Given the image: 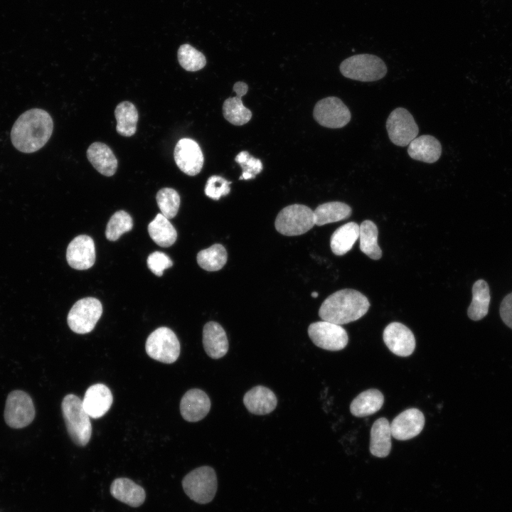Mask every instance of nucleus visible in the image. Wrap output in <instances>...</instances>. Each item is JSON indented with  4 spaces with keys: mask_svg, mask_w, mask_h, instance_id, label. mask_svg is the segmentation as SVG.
<instances>
[{
    "mask_svg": "<svg viewBox=\"0 0 512 512\" xmlns=\"http://www.w3.org/2000/svg\"><path fill=\"white\" fill-rule=\"evenodd\" d=\"M53 129L50 115L38 108L23 112L15 122L11 132L14 146L23 153H33L49 140Z\"/></svg>",
    "mask_w": 512,
    "mask_h": 512,
    "instance_id": "nucleus-1",
    "label": "nucleus"
},
{
    "mask_svg": "<svg viewBox=\"0 0 512 512\" xmlns=\"http://www.w3.org/2000/svg\"><path fill=\"white\" fill-rule=\"evenodd\" d=\"M370 303L360 292L344 289L329 296L321 305L319 316L323 321L342 325L358 320L368 311Z\"/></svg>",
    "mask_w": 512,
    "mask_h": 512,
    "instance_id": "nucleus-2",
    "label": "nucleus"
},
{
    "mask_svg": "<svg viewBox=\"0 0 512 512\" xmlns=\"http://www.w3.org/2000/svg\"><path fill=\"white\" fill-rule=\"evenodd\" d=\"M61 407L71 439L78 446H85L91 437L92 425L82 400L75 395L68 394L64 397Z\"/></svg>",
    "mask_w": 512,
    "mask_h": 512,
    "instance_id": "nucleus-3",
    "label": "nucleus"
},
{
    "mask_svg": "<svg viewBox=\"0 0 512 512\" xmlns=\"http://www.w3.org/2000/svg\"><path fill=\"white\" fill-rule=\"evenodd\" d=\"M339 69L344 77L361 82L380 80L388 71L385 63L380 58L368 53L347 58L341 62Z\"/></svg>",
    "mask_w": 512,
    "mask_h": 512,
    "instance_id": "nucleus-4",
    "label": "nucleus"
},
{
    "mask_svg": "<svg viewBox=\"0 0 512 512\" xmlns=\"http://www.w3.org/2000/svg\"><path fill=\"white\" fill-rule=\"evenodd\" d=\"M182 486L192 501L200 504L208 503L213 499L217 491L215 471L209 466L198 467L184 476Z\"/></svg>",
    "mask_w": 512,
    "mask_h": 512,
    "instance_id": "nucleus-5",
    "label": "nucleus"
},
{
    "mask_svg": "<svg viewBox=\"0 0 512 512\" xmlns=\"http://www.w3.org/2000/svg\"><path fill=\"white\" fill-rule=\"evenodd\" d=\"M315 225L314 211L304 205L293 204L284 208L275 219V228L287 236L302 235Z\"/></svg>",
    "mask_w": 512,
    "mask_h": 512,
    "instance_id": "nucleus-6",
    "label": "nucleus"
},
{
    "mask_svg": "<svg viewBox=\"0 0 512 512\" xmlns=\"http://www.w3.org/2000/svg\"><path fill=\"white\" fill-rule=\"evenodd\" d=\"M180 347L175 333L164 326L154 330L148 336L145 344L148 356L164 363H172L178 359Z\"/></svg>",
    "mask_w": 512,
    "mask_h": 512,
    "instance_id": "nucleus-7",
    "label": "nucleus"
},
{
    "mask_svg": "<svg viewBox=\"0 0 512 512\" xmlns=\"http://www.w3.org/2000/svg\"><path fill=\"white\" fill-rule=\"evenodd\" d=\"M102 314L101 302L94 297H86L76 302L68 315V324L75 333L85 334L95 328Z\"/></svg>",
    "mask_w": 512,
    "mask_h": 512,
    "instance_id": "nucleus-8",
    "label": "nucleus"
},
{
    "mask_svg": "<svg viewBox=\"0 0 512 512\" xmlns=\"http://www.w3.org/2000/svg\"><path fill=\"white\" fill-rule=\"evenodd\" d=\"M35 407L31 396L23 390H14L6 398L4 420L14 429L23 428L35 417Z\"/></svg>",
    "mask_w": 512,
    "mask_h": 512,
    "instance_id": "nucleus-9",
    "label": "nucleus"
},
{
    "mask_svg": "<svg viewBox=\"0 0 512 512\" xmlns=\"http://www.w3.org/2000/svg\"><path fill=\"white\" fill-rule=\"evenodd\" d=\"M386 129L390 141L399 146L408 145L419 132L413 116L403 107L395 108L390 112L386 121Z\"/></svg>",
    "mask_w": 512,
    "mask_h": 512,
    "instance_id": "nucleus-10",
    "label": "nucleus"
},
{
    "mask_svg": "<svg viewBox=\"0 0 512 512\" xmlns=\"http://www.w3.org/2000/svg\"><path fill=\"white\" fill-rule=\"evenodd\" d=\"M313 115L320 125L331 129L343 127L351 119L348 107L336 97H327L318 101Z\"/></svg>",
    "mask_w": 512,
    "mask_h": 512,
    "instance_id": "nucleus-11",
    "label": "nucleus"
},
{
    "mask_svg": "<svg viewBox=\"0 0 512 512\" xmlns=\"http://www.w3.org/2000/svg\"><path fill=\"white\" fill-rule=\"evenodd\" d=\"M308 334L318 347L329 351H340L348 344V337L341 325L326 321L312 323L308 328Z\"/></svg>",
    "mask_w": 512,
    "mask_h": 512,
    "instance_id": "nucleus-12",
    "label": "nucleus"
},
{
    "mask_svg": "<svg viewBox=\"0 0 512 512\" xmlns=\"http://www.w3.org/2000/svg\"><path fill=\"white\" fill-rule=\"evenodd\" d=\"M174 156L177 166L188 176L200 173L203 166V154L196 142L183 138L176 144Z\"/></svg>",
    "mask_w": 512,
    "mask_h": 512,
    "instance_id": "nucleus-13",
    "label": "nucleus"
},
{
    "mask_svg": "<svg viewBox=\"0 0 512 512\" xmlns=\"http://www.w3.org/2000/svg\"><path fill=\"white\" fill-rule=\"evenodd\" d=\"M383 338L389 350L398 356H409L415 348L413 333L399 322L389 324L383 331Z\"/></svg>",
    "mask_w": 512,
    "mask_h": 512,
    "instance_id": "nucleus-14",
    "label": "nucleus"
},
{
    "mask_svg": "<svg viewBox=\"0 0 512 512\" xmlns=\"http://www.w3.org/2000/svg\"><path fill=\"white\" fill-rule=\"evenodd\" d=\"M95 247L88 235L75 237L68 245L66 259L73 269L83 270L90 268L95 262Z\"/></svg>",
    "mask_w": 512,
    "mask_h": 512,
    "instance_id": "nucleus-15",
    "label": "nucleus"
},
{
    "mask_svg": "<svg viewBox=\"0 0 512 512\" xmlns=\"http://www.w3.org/2000/svg\"><path fill=\"white\" fill-rule=\"evenodd\" d=\"M425 425L422 412L416 408L405 410L390 423L392 436L398 440H407L419 434Z\"/></svg>",
    "mask_w": 512,
    "mask_h": 512,
    "instance_id": "nucleus-16",
    "label": "nucleus"
},
{
    "mask_svg": "<svg viewBox=\"0 0 512 512\" xmlns=\"http://www.w3.org/2000/svg\"><path fill=\"white\" fill-rule=\"evenodd\" d=\"M210 400L202 390L193 388L188 390L180 402V412L188 422H198L203 419L210 409Z\"/></svg>",
    "mask_w": 512,
    "mask_h": 512,
    "instance_id": "nucleus-17",
    "label": "nucleus"
},
{
    "mask_svg": "<svg viewBox=\"0 0 512 512\" xmlns=\"http://www.w3.org/2000/svg\"><path fill=\"white\" fill-rule=\"evenodd\" d=\"M82 401L90 417L97 419L102 417L109 410L113 397L107 386L97 383L87 388Z\"/></svg>",
    "mask_w": 512,
    "mask_h": 512,
    "instance_id": "nucleus-18",
    "label": "nucleus"
},
{
    "mask_svg": "<svg viewBox=\"0 0 512 512\" xmlns=\"http://www.w3.org/2000/svg\"><path fill=\"white\" fill-rule=\"evenodd\" d=\"M248 90L245 82H237L233 85L236 96L228 97L223 105V114L230 123L241 126L247 123L252 117V112L243 105L242 97Z\"/></svg>",
    "mask_w": 512,
    "mask_h": 512,
    "instance_id": "nucleus-19",
    "label": "nucleus"
},
{
    "mask_svg": "<svg viewBox=\"0 0 512 512\" xmlns=\"http://www.w3.org/2000/svg\"><path fill=\"white\" fill-rule=\"evenodd\" d=\"M203 344L206 353L213 359L224 356L228 351V340L223 328L217 322L209 321L203 326Z\"/></svg>",
    "mask_w": 512,
    "mask_h": 512,
    "instance_id": "nucleus-20",
    "label": "nucleus"
},
{
    "mask_svg": "<svg viewBox=\"0 0 512 512\" xmlns=\"http://www.w3.org/2000/svg\"><path fill=\"white\" fill-rule=\"evenodd\" d=\"M243 402L250 412L255 415H266L275 409L277 399L270 388L257 385L245 394Z\"/></svg>",
    "mask_w": 512,
    "mask_h": 512,
    "instance_id": "nucleus-21",
    "label": "nucleus"
},
{
    "mask_svg": "<svg viewBox=\"0 0 512 512\" xmlns=\"http://www.w3.org/2000/svg\"><path fill=\"white\" fill-rule=\"evenodd\" d=\"M408 155L415 160L432 164L442 154V145L434 137L428 134L415 138L407 148Z\"/></svg>",
    "mask_w": 512,
    "mask_h": 512,
    "instance_id": "nucleus-22",
    "label": "nucleus"
},
{
    "mask_svg": "<svg viewBox=\"0 0 512 512\" xmlns=\"http://www.w3.org/2000/svg\"><path fill=\"white\" fill-rule=\"evenodd\" d=\"M110 494L117 500L132 507H139L145 501L144 489L132 480L121 477L114 479L110 486Z\"/></svg>",
    "mask_w": 512,
    "mask_h": 512,
    "instance_id": "nucleus-23",
    "label": "nucleus"
},
{
    "mask_svg": "<svg viewBox=\"0 0 512 512\" xmlns=\"http://www.w3.org/2000/svg\"><path fill=\"white\" fill-rule=\"evenodd\" d=\"M87 157L94 168L106 176L114 175L117 169V160L112 149L105 144L96 142L88 147Z\"/></svg>",
    "mask_w": 512,
    "mask_h": 512,
    "instance_id": "nucleus-24",
    "label": "nucleus"
},
{
    "mask_svg": "<svg viewBox=\"0 0 512 512\" xmlns=\"http://www.w3.org/2000/svg\"><path fill=\"white\" fill-rule=\"evenodd\" d=\"M390 424L385 417L375 421L370 430V452L377 457H387L391 449Z\"/></svg>",
    "mask_w": 512,
    "mask_h": 512,
    "instance_id": "nucleus-25",
    "label": "nucleus"
},
{
    "mask_svg": "<svg viewBox=\"0 0 512 512\" xmlns=\"http://www.w3.org/2000/svg\"><path fill=\"white\" fill-rule=\"evenodd\" d=\"M383 395L377 389L361 393L351 403V414L358 417H366L378 412L383 406Z\"/></svg>",
    "mask_w": 512,
    "mask_h": 512,
    "instance_id": "nucleus-26",
    "label": "nucleus"
},
{
    "mask_svg": "<svg viewBox=\"0 0 512 512\" xmlns=\"http://www.w3.org/2000/svg\"><path fill=\"white\" fill-rule=\"evenodd\" d=\"M359 238V225L347 223L336 229L331 237L330 246L336 255H343L353 247Z\"/></svg>",
    "mask_w": 512,
    "mask_h": 512,
    "instance_id": "nucleus-27",
    "label": "nucleus"
},
{
    "mask_svg": "<svg viewBox=\"0 0 512 512\" xmlns=\"http://www.w3.org/2000/svg\"><path fill=\"white\" fill-rule=\"evenodd\" d=\"M490 291L486 281L479 279L472 287V300L468 308V316L473 321H479L486 316L490 304Z\"/></svg>",
    "mask_w": 512,
    "mask_h": 512,
    "instance_id": "nucleus-28",
    "label": "nucleus"
},
{
    "mask_svg": "<svg viewBox=\"0 0 512 512\" xmlns=\"http://www.w3.org/2000/svg\"><path fill=\"white\" fill-rule=\"evenodd\" d=\"M352 213L351 208L339 201L328 202L319 205L314 210V223L319 226L338 222L348 218Z\"/></svg>",
    "mask_w": 512,
    "mask_h": 512,
    "instance_id": "nucleus-29",
    "label": "nucleus"
},
{
    "mask_svg": "<svg viewBox=\"0 0 512 512\" xmlns=\"http://www.w3.org/2000/svg\"><path fill=\"white\" fill-rule=\"evenodd\" d=\"M148 232L153 241L158 245L167 247L172 245L177 238L175 228L161 213H158L148 225Z\"/></svg>",
    "mask_w": 512,
    "mask_h": 512,
    "instance_id": "nucleus-30",
    "label": "nucleus"
},
{
    "mask_svg": "<svg viewBox=\"0 0 512 512\" xmlns=\"http://www.w3.org/2000/svg\"><path fill=\"white\" fill-rule=\"evenodd\" d=\"M117 119V132L124 137L134 135L137 130L138 112L134 105L129 101L119 103L114 110Z\"/></svg>",
    "mask_w": 512,
    "mask_h": 512,
    "instance_id": "nucleus-31",
    "label": "nucleus"
},
{
    "mask_svg": "<svg viewBox=\"0 0 512 512\" xmlns=\"http://www.w3.org/2000/svg\"><path fill=\"white\" fill-rule=\"evenodd\" d=\"M378 228L371 220H364L359 226L360 249L373 260H379L382 251L378 244Z\"/></svg>",
    "mask_w": 512,
    "mask_h": 512,
    "instance_id": "nucleus-32",
    "label": "nucleus"
},
{
    "mask_svg": "<svg viewBox=\"0 0 512 512\" xmlns=\"http://www.w3.org/2000/svg\"><path fill=\"white\" fill-rule=\"evenodd\" d=\"M227 258V251L224 246L221 244H214L198 253L197 262L202 269L214 272L223 267Z\"/></svg>",
    "mask_w": 512,
    "mask_h": 512,
    "instance_id": "nucleus-33",
    "label": "nucleus"
},
{
    "mask_svg": "<svg viewBox=\"0 0 512 512\" xmlns=\"http://www.w3.org/2000/svg\"><path fill=\"white\" fill-rule=\"evenodd\" d=\"M133 226L132 218L124 210L114 213L107 223L105 235L111 241H115L120 236L132 230Z\"/></svg>",
    "mask_w": 512,
    "mask_h": 512,
    "instance_id": "nucleus-34",
    "label": "nucleus"
},
{
    "mask_svg": "<svg viewBox=\"0 0 512 512\" xmlns=\"http://www.w3.org/2000/svg\"><path fill=\"white\" fill-rule=\"evenodd\" d=\"M177 55L181 66L188 71L199 70L206 64L204 55L189 44L181 46Z\"/></svg>",
    "mask_w": 512,
    "mask_h": 512,
    "instance_id": "nucleus-35",
    "label": "nucleus"
},
{
    "mask_svg": "<svg viewBox=\"0 0 512 512\" xmlns=\"http://www.w3.org/2000/svg\"><path fill=\"white\" fill-rule=\"evenodd\" d=\"M156 199L162 215L168 219L176 216L180 206V196L176 190L161 188L157 192Z\"/></svg>",
    "mask_w": 512,
    "mask_h": 512,
    "instance_id": "nucleus-36",
    "label": "nucleus"
},
{
    "mask_svg": "<svg viewBox=\"0 0 512 512\" xmlns=\"http://www.w3.org/2000/svg\"><path fill=\"white\" fill-rule=\"evenodd\" d=\"M235 161L242 169L240 180H248L255 178L256 175L262 170V164L259 159L251 156L246 151H240L235 158Z\"/></svg>",
    "mask_w": 512,
    "mask_h": 512,
    "instance_id": "nucleus-37",
    "label": "nucleus"
},
{
    "mask_svg": "<svg viewBox=\"0 0 512 512\" xmlns=\"http://www.w3.org/2000/svg\"><path fill=\"white\" fill-rule=\"evenodd\" d=\"M228 181L220 176H211L207 180L205 186L206 195L213 200H219L221 196L228 195L230 191Z\"/></svg>",
    "mask_w": 512,
    "mask_h": 512,
    "instance_id": "nucleus-38",
    "label": "nucleus"
},
{
    "mask_svg": "<svg viewBox=\"0 0 512 512\" xmlns=\"http://www.w3.org/2000/svg\"><path fill=\"white\" fill-rule=\"evenodd\" d=\"M147 265L154 274L161 277L164 270L173 265V262L165 253L155 251L148 256Z\"/></svg>",
    "mask_w": 512,
    "mask_h": 512,
    "instance_id": "nucleus-39",
    "label": "nucleus"
},
{
    "mask_svg": "<svg viewBox=\"0 0 512 512\" xmlns=\"http://www.w3.org/2000/svg\"><path fill=\"white\" fill-rule=\"evenodd\" d=\"M500 315L505 324L512 329V292L503 298L500 306Z\"/></svg>",
    "mask_w": 512,
    "mask_h": 512,
    "instance_id": "nucleus-40",
    "label": "nucleus"
},
{
    "mask_svg": "<svg viewBox=\"0 0 512 512\" xmlns=\"http://www.w3.org/2000/svg\"><path fill=\"white\" fill-rule=\"evenodd\" d=\"M311 295L313 298H316L318 297L319 294L316 292H313Z\"/></svg>",
    "mask_w": 512,
    "mask_h": 512,
    "instance_id": "nucleus-41",
    "label": "nucleus"
}]
</instances>
